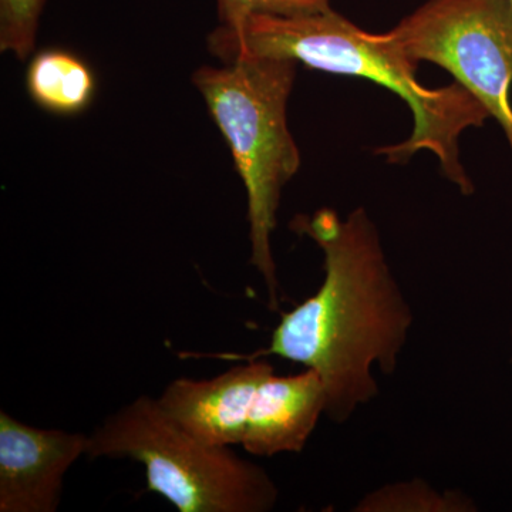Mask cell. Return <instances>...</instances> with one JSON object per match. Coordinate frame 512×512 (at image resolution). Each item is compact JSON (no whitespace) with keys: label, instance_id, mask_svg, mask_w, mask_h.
I'll use <instances>...</instances> for the list:
<instances>
[{"label":"cell","instance_id":"ba28073f","mask_svg":"<svg viewBox=\"0 0 512 512\" xmlns=\"http://www.w3.org/2000/svg\"><path fill=\"white\" fill-rule=\"evenodd\" d=\"M326 410V392L315 370L276 376L259 384L241 446L252 456L301 453Z\"/></svg>","mask_w":512,"mask_h":512},{"label":"cell","instance_id":"30bf717a","mask_svg":"<svg viewBox=\"0 0 512 512\" xmlns=\"http://www.w3.org/2000/svg\"><path fill=\"white\" fill-rule=\"evenodd\" d=\"M466 503L458 495L437 494L430 485L407 483L389 485L369 495L360 504L362 511H461Z\"/></svg>","mask_w":512,"mask_h":512},{"label":"cell","instance_id":"6da1fadb","mask_svg":"<svg viewBox=\"0 0 512 512\" xmlns=\"http://www.w3.org/2000/svg\"><path fill=\"white\" fill-rule=\"evenodd\" d=\"M291 227L323 252L325 279L319 291L284 313L268 348L221 359L279 356L315 370L326 392V416L350 419L377 394L372 367L396 372L412 311L384 256L379 234L365 208L342 220L330 208L298 215Z\"/></svg>","mask_w":512,"mask_h":512},{"label":"cell","instance_id":"8992f818","mask_svg":"<svg viewBox=\"0 0 512 512\" xmlns=\"http://www.w3.org/2000/svg\"><path fill=\"white\" fill-rule=\"evenodd\" d=\"M89 434L42 429L0 412V512H55Z\"/></svg>","mask_w":512,"mask_h":512},{"label":"cell","instance_id":"277c9868","mask_svg":"<svg viewBox=\"0 0 512 512\" xmlns=\"http://www.w3.org/2000/svg\"><path fill=\"white\" fill-rule=\"evenodd\" d=\"M86 457L140 463L148 493L161 495L178 512H266L278 503V487L264 468L231 447L195 439L147 394L89 434Z\"/></svg>","mask_w":512,"mask_h":512},{"label":"cell","instance_id":"7c38bea8","mask_svg":"<svg viewBox=\"0 0 512 512\" xmlns=\"http://www.w3.org/2000/svg\"><path fill=\"white\" fill-rule=\"evenodd\" d=\"M221 25H237L251 15H315L330 8V0H217Z\"/></svg>","mask_w":512,"mask_h":512},{"label":"cell","instance_id":"7a4b0ae2","mask_svg":"<svg viewBox=\"0 0 512 512\" xmlns=\"http://www.w3.org/2000/svg\"><path fill=\"white\" fill-rule=\"evenodd\" d=\"M208 49L222 63L241 57H275L306 64L319 72L362 77L406 101L413 113L412 136L377 148L387 163L406 164L419 151H430L447 180L461 194L474 184L460 161L458 140L468 128L491 119L483 103L454 82L429 89L417 80L416 64L394 49L386 33L376 35L329 9L315 15H251L237 25H220L208 36Z\"/></svg>","mask_w":512,"mask_h":512},{"label":"cell","instance_id":"8fae6325","mask_svg":"<svg viewBox=\"0 0 512 512\" xmlns=\"http://www.w3.org/2000/svg\"><path fill=\"white\" fill-rule=\"evenodd\" d=\"M46 0H0V50L19 60L32 55Z\"/></svg>","mask_w":512,"mask_h":512},{"label":"cell","instance_id":"9c48e42d","mask_svg":"<svg viewBox=\"0 0 512 512\" xmlns=\"http://www.w3.org/2000/svg\"><path fill=\"white\" fill-rule=\"evenodd\" d=\"M30 97L50 113H82L96 94V77L89 64L62 49H47L33 57L26 73Z\"/></svg>","mask_w":512,"mask_h":512},{"label":"cell","instance_id":"3957f363","mask_svg":"<svg viewBox=\"0 0 512 512\" xmlns=\"http://www.w3.org/2000/svg\"><path fill=\"white\" fill-rule=\"evenodd\" d=\"M296 69L295 60L241 57L201 67L192 76L247 190L251 264L264 278L272 309L279 292L271 244L276 212L282 190L301 167L286 117Z\"/></svg>","mask_w":512,"mask_h":512},{"label":"cell","instance_id":"52a82bcc","mask_svg":"<svg viewBox=\"0 0 512 512\" xmlns=\"http://www.w3.org/2000/svg\"><path fill=\"white\" fill-rule=\"evenodd\" d=\"M272 370L259 357L212 379L180 377L165 387L158 403L195 439L211 446H241L256 390Z\"/></svg>","mask_w":512,"mask_h":512},{"label":"cell","instance_id":"5b68a950","mask_svg":"<svg viewBox=\"0 0 512 512\" xmlns=\"http://www.w3.org/2000/svg\"><path fill=\"white\" fill-rule=\"evenodd\" d=\"M386 35L409 62L443 67L476 96L512 154V0H426Z\"/></svg>","mask_w":512,"mask_h":512}]
</instances>
